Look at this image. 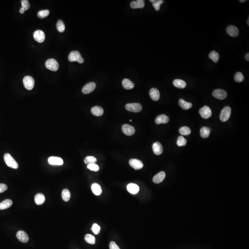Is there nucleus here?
<instances>
[{
  "label": "nucleus",
  "instance_id": "obj_1",
  "mask_svg": "<svg viewBox=\"0 0 249 249\" xmlns=\"http://www.w3.org/2000/svg\"><path fill=\"white\" fill-rule=\"evenodd\" d=\"M4 160L9 167L13 169H17L19 167L18 163H17V161L10 154L6 153L4 155Z\"/></svg>",
  "mask_w": 249,
  "mask_h": 249
},
{
  "label": "nucleus",
  "instance_id": "obj_2",
  "mask_svg": "<svg viewBox=\"0 0 249 249\" xmlns=\"http://www.w3.org/2000/svg\"><path fill=\"white\" fill-rule=\"evenodd\" d=\"M68 60L71 62L77 61L79 63L82 64L84 62V59L82 57L79 52L74 51L71 52L68 56Z\"/></svg>",
  "mask_w": 249,
  "mask_h": 249
},
{
  "label": "nucleus",
  "instance_id": "obj_3",
  "mask_svg": "<svg viewBox=\"0 0 249 249\" xmlns=\"http://www.w3.org/2000/svg\"><path fill=\"white\" fill-rule=\"evenodd\" d=\"M45 66L47 69L52 71H56L58 70L59 65L57 61L54 59H49L46 61Z\"/></svg>",
  "mask_w": 249,
  "mask_h": 249
},
{
  "label": "nucleus",
  "instance_id": "obj_4",
  "mask_svg": "<svg viewBox=\"0 0 249 249\" xmlns=\"http://www.w3.org/2000/svg\"><path fill=\"white\" fill-rule=\"evenodd\" d=\"M231 114V109L229 106H226L222 109L221 115L220 119L222 122H226L228 121Z\"/></svg>",
  "mask_w": 249,
  "mask_h": 249
},
{
  "label": "nucleus",
  "instance_id": "obj_5",
  "mask_svg": "<svg viewBox=\"0 0 249 249\" xmlns=\"http://www.w3.org/2000/svg\"><path fill=\"white\" fill-rule=\"evenodd\" d=\"M24 86L28 90H32L34 88L35 81L34 79L30 76H26L23 78Z\"/></svg>",
  "mask_w": 249,
  "mask_h": 249
},
{
  "label": "nucleus",
  "instance_id": "obj_6",
  "mask_svg": "<svg viewBox=\"0 0 249 249\" xmlns=\"http://www.w3.org/2000/svg\"><path fill=\"white\" fill-rule=\"evenodd\" d=\"M126 109L128 111L132 112H139L142 109V106L138 103H128L125 106Z\"/></svg>",
  "mask_w": 249,
  "mask_h": 249
},
{
  "label": "nucleus",
  "instance_id": "obj_7",
  "mask_svg": "<svg viewBox=\"0 0 249 249\" xmlns=\"http://www.w3.org/2000/svg\"><path fill=\"white\" fill-rule=\"evenodd\" d=\"M199 113L201 117L205 119L209 118V117L211 116V109L207 106H205L204 107L201 108L199 110Z\"/></svg>",
  "mask_w": 249,
  "mask_h": 249
},
{
  "label": "nucleus",
  "instance_id": "obj_8",
  "mask_svg": "<svg viewBox=\"0 0 249 249\" xmlns=\"http://www.w3.org/2000/svg\"><path fill=\"white\" fill-rule=\"evenodd\" d=\"M213 96L220 100H223L227 97V93L223 90L217 89L214 90L212 93Z\"/></svg>",
  "mask_w": 249,
  "mask_h": 249
},
{
  "label": "nucleus",
  "instance_id": "obj_9",
  "mask_svg": "<svg viewBox=\"0 0 249 249\" xmlns=\"http://www.w3.org/2000/svg\"><path fill=\"white\" fill-rule=\"evenodd\" d=\"M122 130L123 133L127 136H132L135 132L134 127L128 124L123 125L122 126Z\"/></svg>",
  "mask_w": 249,
  "mask_h": 249
},
{
  "label": "nucleus",
  "instance_id": "obj_10",
  "mask_svg": "<svg viewBox=\"0 0 249 249\" xmlns=\"http://www.w3.org/2000/svg\"><path fill=\"white\" fill-rule=\"evenodd\" d=\"M33 36L35 40L39 43L43 42L45 39V33L41 30H36L35 32H34Z\"/></svg>",
  "mask_w": 249,
  "mask_h": 249
},
{
  "label": "nucleus",
  "instance_id": "obj_11",
  "mask_svg": "<svg viewBox=\"0 0 249 249\" xmlns=\"http://www.w3.org/2000/svg\"><path fill=\"white\" fill-rule=\"evenodd\" d=\"M96 87V84L94 82L88 83L83 87L82 89V92L84 94H87L91 93L95 90Z\"/></svg>",
  "mask_w": 249,
  "mask_h": 249
},
{
  "label": "nucleus",
  "instance_id": "obj_12",
  "mask_svg": "<svg viewBox=\"0 0 249 249\" xmlns=\"http://www.w3.org/2000/svg\"><path fill=\"white\" fill-rule=\"evenodd\" d=\"M129 164L130 166L135 170L140 169L144 166L142 162L137 159H131L129 161Z\"/></svg>",
  "mask_w": 249,
  "mask_h": 249
},
{
  "label": "nucleus",
  "instance_id": "obj_13",
  "mask_svg": "<svg viewBox=\"0 0 249 249\" xmlns=\"http://www.w3.org/2000/svg\"><path fill=\"white\" fill-rule=\"evenodd\" d=\"M16 237L19 241L22 243H26L29 241V237L27 233L23 231H19L16 234Z\"/></svg>",
  "mask_w": 249,
  "mask_h": 249
},
{
  "label": "nucleus",
  "instance_id": "obj_14",
  "mask_svg": "<svg viewBox=\"0 0 249 249\" xmlns=\"http://www.w3.org/2000/svg\"><path fill=\"white\" fill-rule=\"evenodd\" d=\"M48 162L52 165L61 166L63 164V161L59 157H51L48 159Z\"/></svg>",
  "mask_w": 249,
  "mask_h": 249
},
{
  "label": "nucleus",
  "instance_id": "obj_15",
  "mask_svg": "<svg viewBox=\"0 0 249 249\" xmlns=\"http://www.w3.org/2000/svg\"><path fill=\"white\" fill-rule=\"evenodd\" d=\"M227 34L231 37H236L239 35V30L237 27L234 26H230L227 29Z\"/></svg>",
  "mask_w": 249,
  "mask_h": 249
},
{
  "label": "nucleus",
  "instance_id": "obj_16",
  "mask_svg": "<svg viewBox=\"0 0 249 249\" xmlns=\"http://www.w3.org/2000/svg\"><path fill=\"white\" fill-rule=\"evenodd\" d=\"M152 148L155 154L157 155H160L163 153V146L161 145L160 143H159L158 142L154 143L152 146Z\"/></svg>",
  "mask_w": 249,
  "mask_h": 249
},
{
  "label": "nucleus",
  "instance_id": "obj_17",
  "mask_svg": "<svg viewBox=\"0 0 249 249\" xmlns=\"http://www.w3.org/2000/svg\"><path fill=\"white\" fill-rule=\"evenodd\" d=\"M165 176H166V174L165 172L161 171L156 174V175L153 178V181L156 184H159L163 182V180L165 179Z\"/></svg>",
  "mask_w": 249,
  "mask_h": 249
},
{
  "label": "nucleus",
  "instance_id": "obj_18",
  "mask_svg": "<svg viewBox=\"0 0 249 249\" xmlns=\"http://www.w3.org/2000/svg\"><path fill=\"white\" fill-rule=\"evenodd\" d=\"M169 118L165 115H161L158 116L155 119V122L157 124H166L169 122Z\"/></svg>",
  "mask_w": 249,
  "mask_h": 249
},
{
  "label": "nucleus",
  "instance_id": "obj_19",
  "mask_svg": "<svg viewBox=\"0 0 249 249\" xmlns=\"http://www.w3.org/2000/svg\"><path fill=\"white\" fill-rule=\"evenodd\" d=\"M150 96L151 99L153 101H158L160 97V94L159 90L156 88H152L150 91Z\"/></svg>",
  "mask_w": 249,
  "mask_h": 249
},
{
  "label": "nucleus",
  "instance_id": "obj_20",
  "mask_svg": "<svg viewBox=\"0 0 249 249\" xmlns=\"http://www.w3.org/2000/svg\"><path fill=\"white\" fill-rule=\"evenodd\" d=\"M127 190L131 194H136L139 192V187L136 184L131 183L127 186Z\"/></svg>",
  "mask_w": 249,
  "mask_h": 249
},
{
  "label": "nucleus",
  "instance_id": "obj_21",
  "mask_svg": "<svg viewBox=\"0 0 249 249\" xmlns=\"http://www.w3.org/2000/svg\"><path fill=\"white\" fill-rule=\"evenodd\" d=\"M145 4L143 0H137L135 1H133L131 3L130 6L133 9L136 8H143L144 7Z\"/></svg>",
  "mask_w": 249,
  "mask_h": 249
},
{
  "label": "nucleus",
  "instance_id": "obj_22",
  "mask_svg": "<svg viewBox=\"0 0 249 249\" xmlns=\"http://www.w3.org/2000/svg\"><path fill=\"white\" fill-rule=\"evenodd\" d=\"M45 201V197L42 193H39L36 195L35 196V202L38 205L43 204Z\"/></svg>",
  "mask_w": 249,
  "mask_h": 249
},
{
  "label": "nucleus",
  "instance_id": "obj_23",
  "mask_svg": "<svg viewBox=\"0 0 249 249\" xmlns=\"http://www.w3.org/2000/svg\"><path fill=\"white\" fill-rule=\"evenodd\" d=\"M91 113L96 116H100L103 115V109L102 107L99 106L93 107L91 109Z\"/></svg>",
  "mask_w": 249,
  "mask_h": 249
},
{
  "label": "nucleus",
  "instance_id": "obj_24",
  "mask_svg": "<svg viewBox=\"0 0 249 249\" xmlns=\"http://www.w3.org/2000/svg\"><path fill=\"white\" fill-rule=\"evenodd\" d=\"M122 86L126 90H131L134 87V84L130 80L125 78L122 81Z\"/></svg>",
  "mask_w": 249,
  "mask_h": 249
},
{
  "label": "nucleus",
  "instance_id": "obj_25",
  "mask_svg": "<svg viewBox=\"0 0 249 249\" xmlns=\"http://www.w3.org/2000/svg\"><path fill=\"white\" fill-rule=\"evenodd\" d=\"M179 104L180 107L184 110H188L189 109H191L192 106V103L186 102L183 99L179 100Z\"/></svg>",
  "mask_w": 249,
  "mask_h": 249
},
{
  "label": "nucleus",
  "instance_id": "obj_26",
  "mask_svg": "<svg viewBox=\"0 0 249 249\" xmlns=\"http://www.w3.org/2000/svg\"><path fill=\"white\" fill-rule=\"evenodd\" d=\"M13 204V201L10 199H6L0 203V210L9 208Z\"/></svg>",
  "mask_w": 249,
  "mask_h": 249
},
{
  "label": "nucleus",
  "instance_id": "obj_27",
  "mask_svg": "<svg viewBox=\"0 0 249 249\" xmlns=\"http://www.w3.org/2000/svg\"><path fill=\"white\" fill-rule=\"evenodd\" d=\"M91 190L93 193L95 195L99 196L101 195L102 192V190L101 187L99 184L96 183H94L91 186Z\"/></svg>",
  "mask_w": 249,
  "mask_h": 249
},
{
  "label": "nucleus",
  "instance_id": "obj_28",
  "mask_svg": "<svg viewBox=\"0 0 249 249\" xmlns=\"http://www.w3.org/2000/svg\"><path fill=\"white\" fill-rule=\"evenodd\" d=\"M173 84L174 86L179 89L185 88L186 86V82L184 80L179 79H176L173 81Z\"/></svg>",
  "mask_w": 249,
  "mask_h": 249
},
{
  "label": "nucleus",
  "instance_id": "obj_29",
  "mask_svg": "<svg viewBox=\"0 0 249 249\" xmlns=\"http://www.w3.org/2000/svg\"><path fill=\"white\" fill-rule=\"evenodd\" d=\"M211 129L207 127H203L200 130V135L202 138H207L209 137L211 134Z\"/></svg>",
  "mask_w": 249,
  "mask_h": 249
},
{
  "label": "nucleus",
  "instance_id": "obj_30",
  "mask_svg": "<svg viewBox=\"0 0 249 249\" xmlns=\"http://www.w3.org/2000/svg\"><path fill=\"white\" fill-rule=\"evenodd\" d=\"M62 198L65 202H68L71 198V193L70 191L67 189L63 190L62 192Z\"/></svg>",
  "mask_w": 249,
  "mask_h": 249
},
{
  "label": "nucleus",
  "instance_id": "obj_31",
  "mask_svg": "<svg viewBox=\"0 0 249 249\" xmlns=\"http://www.w3.org/2000/svg\"><path fill=\"white\" fill-rule=\"evenodd\" d=\"M84 239L86 242L90 244H94L96 243V239L95 237L91 234H86L84 237Z\"/></svg>",
  "mask_w": 249,
  "mask_h": 249
},
{
  "label": "nucleus",
  "instance_id": "obj_32",
  "mask_svg": "<svg viewBox=\"0 0 249 249\" xmlns=\"http://www.w3.org/2000/svg\"><path fill=\"white\" fill-rule=\"evenodd\" d=\"M179 133L182 135H188L191 133V130L187 126H183L179 129Z\"/></svg>",
  "mask_w": 249,
  "mask_h": 249
},
{
  "label": "nucleus",
  "instance_id": "obj_33",
  "mask_svg": "<svg viewBox=\"0 0 249 249\" xmlns=\"http://www.w3.org/2000/svg\"><path fill=\"white\" fill-rule=\"evenodd\" d=\"M56 28L59 32H63L65 30V25L61 20H59L56 24Z\"/></svg>",
  "mask_w": 249,
  "mask_h": 249
},
{
  "label": "nucleus",
  "instance_id": "obj_34",
  "mask_svg": "<svg viewBox=\"0 0 249 249\" xmlns=\"http://www.w3.org/2000/svg\"><path fill=\"white\" fill-rule=\"evenodd\" d=\"M209 58L211 59L214 62L217 63L219 60V54L217 53V52H215V51H213L209 54Z\"/></svg>",
  "mask_w": 249,
  "mask_h": 249
},
{
  "label": "nucleus",
  "instance_id": "obj_35",
  "mask_svg": "<svg viewBox=\"0 0 249 249\" xmlns=\"http://www.w3.org/2000/svg\"><path fill=\"white\" fill-rule=\"evenodd\" d=\"M96 161H97L96 158L92 156H88L86 157L84 160V163L87 165L90 164L96 163Z\"/></svg>",
  "mask_w": 249,
  "mask_h": 249
},
{
  "label": "nucleus",
  "instance_id": "obj_36",
  "mask_svg": "<svg viewBox=\"0 0 249 249\" xmlns=\"http://www.w3.org/2000/svg\"><path fill=\"white\" fill-rule=\"evenodd\" d=\"M234 78L236 82L240 83L243 81L244 80V76L241 72H238L235 74Z\"/></svg>",
  "mask_w": 249,
  "mask_h": 249
},
{
  "label": "nucleus",
  "instance_id": "obj_37",
  "mask_svg": "<svg viewBox=\"0 0 249 249\" xmlns=\"http://www.w3.org/2000/svg\"><path fill=\"white\" fill-rule=\"evenodd\" d=\"M49 14V11L48 10H43L39 11L38 13V16L41 19H43L48 16Z\"/></svg>",
  "mask_w": 249,
  "mask_h": 249
},
{
  "label": "nucleus",
  "instance_id": "obj_38",
  "mask_svg": "<svg viewBox=\"0 0 249 249\" xmlns=\"http://www.w3.org/2000/svg\"><path fill=\"white\" fill-rule=\"evenodd\" d=\"M187 141L183 136H179L178 138L177 144L179 146H183L186 145Z\"/></svg>",
  "mask_w": 249,
  "mask_h": 249
},
{
  "label": "nucleus",
  "instance_id": "obj_39",
  "mask_svg": "<svg viewBox=\"0 0 249 249\" xmlns=\"http://www.w3.org/2000/svg\"><path fill=\"white\" fill-rule=\"evenodd\" d=\"M91 230L94 234L97 235V234H99L100 230H101V228L97 224L94 223L93 225Z\"/></svg>",
  "mask_w": 249,
  "mask_h": 249
},
{
  "label": "nucleus",
  "instance_id": "obj_40",
  "mask_svg": "<svg viewBox=\"0 0 249 249\" xmlns=\"http://www.w3.org/2000/svg\"><path fill=\"white\" fill-rule=\"evenodd\" d=\"M163 0H158V1H155L154 3H153L152 5L156 11H159L160 10V5L161 4H163Z\"/></svg>",
  "mask_w": 249,
  "mask_h": 249
},
{
  "label": "nucleus",
  "instance_id": "obj_41",
  "mask_svg": "<svg viewBox=\"0 0 249 249\" xmlns=\"http://www.w3.org/2000/svg\"><path fill=\"white\" fill-rule=\"evenodd\" d=\"M87 168L91 171H98L99 170V166L96 163L90 164L87 165Z\"/></svg>",
  "mask_w": 249,
  "mask_h": 249
},
{
  "label": "nucleus",
  "instance_id": "obj_42",
  "mask_svg": "<svg viewBox=\"0 0 249 249\" xmlns=\"http://www.w3.org/2000/svg\"><path fill=\"white\" fill-rule=\"evenodd\" d=\"M21 5H22V7H23L25 11L29 9L30 7V4L29 3V1L27 0L21 1Z\"/></svg>",
  "mask_w": 249,
  "mask_h": 249
},
{
  "label": "nucleus",
  "instance_id": "obj_43",
  "mask_svg": "<svg viewBox=\"0 0 249 249\" xmlns=\"http://www.w3.org/2000/svg\"><path fill=\"white\" fill-rule=\"evenodd\" d=\"M7 189V186L4 184H0V193H3Z\"/></svg>",
  "mask_w": 249,
  "mask_h": 249
},
{
  "label": "nucleus",
  "instance_id": "obj_44",
  "mask_svg": "<svg viewBox=\"0 0 249 249\" xmlns=\"http://www.w3.org/2000/svg\"><path fill=\"white\" fill-rule=\"evenodd\" d=\"M109 249H120L119 247L113 241L110 242L109 244Z\"/></svg>",
  "mask_w": 249,
  "mask_h": 249
},
{
  "label": "nucleus",
  "instance_id": "obj_45",
  "mask_svg": "<svg viewBox=\"0 0 249 249\" xmlns=\"http://www.w3.org/2000/svg\"><path fill=\"white\" fill-rule=\"evenodd\" d=\"M245 59H246V60L247 61H249V53H247L246 54V55H245Z\"/></svg>",
  "mask_w": 249,
  "mask_h": 249
},
{
  "label": "nucleus",
  "instance_id": "obj_46",
  "mask_svg": "<svg viewBox=\"0 0 249 249\" xmlns=\"http://www.w3.org/2000/svg\"><path fill=\"white\" fill-rule=\"evenodd\" d=\"M25 10L24 9L23 7H21V8H20V13H22H22H24V12H25Z\"/></svg>",
  "mask_w": 249,
  "mask_h": 249
},
{
  "label": "nucleus",
  "instance_id": "obj_47",
  "mask_svg": "<svg viewBox=\"0 0 249 249\" xmlns=\"http://www.w3.org/2000/svg\"><path fill=\"white\" fill-rule=\"evenodd\" d=\"M242 1V0H240V2H241V3H244V2H245V1Z\"/></svg>",
  "mask_w": 249,
  "mask_h": 249
},
{
  "label": "nucleus",
  "instance_id": "obj_48",
  "mask_svg": "<svg viewBox=\"0 0 249 249\" xmlns=\"http://www.w3.org/2000/svg\"><path fill=\"white\" fill-rule=\"evenodd\" d=\"M150 2H151V3H154L155 1V0H150Z\"/></svg>",
  "mask_w": 249,
  "mask_h": 249
},
{
  "label": "nucleus",
  "instance_id": "obj_49",
  "mask_svg": "<svg viewBox=\"0 0 249 249\" xmlns=\"http://www.w3.org/2000/svg\"><path fill=\"white\" fill-rule=\"evenodd\" d=\"M249 19H248V20H247V24H248V26H249Z\"/></svg>",
  "mask_w": 249,
  "mask_h": 249
},
{
  "label": "nucleus",
  "instance_id": "obj_50",
  "mask_svg": "<svg viewBox=\"0 0 249 249\" xmlns=\"http://www.w3.org/2000/svg\"><path fill=\"white\" fill-rule=\"evenodd\" d=\"M130 122H132V119H130Z\"/></svg>",
  "mask_w": 249,
  "mask_h": 249
}]
</instances>
